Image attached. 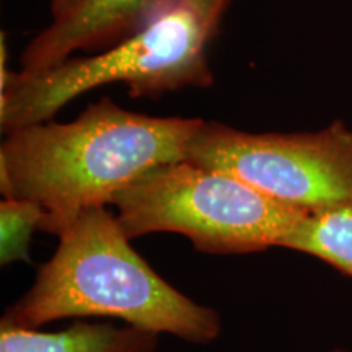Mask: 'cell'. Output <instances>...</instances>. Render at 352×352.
<instances>
[{
	"label": "cell",
	"instance_id": "cell-6",
	"mask_svg": "<svg viewBox=\"0 0 352 352\" xmlns=\"http://www.w3.org/2000/svg\"><path fill=\"white\" fill-rule=\"evenodd\" d=\"M179 0H80L60 20L36 34L21 54L23 74L64 63L76 51L111 46L140 32Z\"/></svg>",
	"mask_w": 352,
	"mask_h": 352
},
{
	"label": "cell",
	"instance_id": "cell-1",
	"mask_svg": "<svg viewBox=\"0 0 352 352\" xmlns=\"http://www.w3.org/2000/svg\"><path fill=\"white\" fill-rule=\"evenodd\" d=\"M204 120L148 116L104 96L70 122H39L7 132L0 145V192L46 212L41 230L59 235L155 166L182 162Z\"/></svg>",
	"mask_w": 352,
	"mask_h": 352
},
{
	"label": "cell",
	"instance_id": "cell-10",
	"mask_svg": "<svg viewBox=\"0 0 352 352\" xmlns=\"http://www.w3.org/2000/svg\"><path fill=\"white\" fill-rule=\"evenodd\" d=\"M179 2L191 8L199 16L202 23L208 28V32L214 38L217 34L220 19H222L230 0H179Z\"/></svg>",
	"mask_w": 352,
	"mask_h": 352
},
{
	"label": "cell",
	"instance_id": "cell-5",
	"mask_svg": "<svg viewBox=\"0 0 352 352\" xmlns=\"http://www.w3.org/2000/svg\"><path fill=\"white\" fill-rule=\"evenodd\" d=\"M184 160L235 176L300 212L352 201V129L342 121L290 134L204 121Z\"/></svg>",
	"mask_w": 352,
	"mask_h": 352
},
{
	"label": "cell",
	"instance_id": "cell-9",
	"mask_svg": "<svg viewBox=\"0 0 352 352\" xmlns=\"http://www.w3.org/2000/svg\"><path fill=\"white\" fill-rule=\"evenodd\" d=\"M46 212L28 199L3 197L0 202V263L2 266L30 261V243L34 230H41Z\"/></svg>",
	"mask_w": 352,
	"mask_h": 352
},
{
	"label": "cell",
	"instance_id": "cell-4",
	"mask_svg": "<svg viewBox=\"0 0 352 352\" xmlns=\"http://www.w3.org/2000/svg\"><path fill=\"white\" fill-rule=\"evenodd\" d=\"M129 240L179 233L197 252L246 254L279 248L307 212L280 204L219 170L186 160L155 166L113 201Z\"/></svg>",
	"mask_w": 352,
	"mask_h": 352
},
{
	"label": "cell",
	"instance_id": "cell-2",
	"mask_svg": "<svg viewBox=\"0 0 352 352\" xmlns=\"http://www.w3.org/2000/svg\"><path fill=\"white\" fill-rule=\"evenodd\" d=\"M57 239L52 258L39 266L32 287L7 308L3 323L38 329L56 320L111 316L195 344L220 336L217 311L158 276L132 248L107 206L83 210Z\"/></svg>",
	"mask_w": 352,
	"mask_h": 352
},
{
	"label": "cell",
	"instance_id": "cell-3",
	"mask_svg": "<svg viewBox=\"0 0 352 352\" xmlns=\"http://www.w3.org/2000/svg\"><path fill=\"white\" fill-rule=\"evenodd\" d=\"M212 39L199 16L178 2L140 32L87 57L36 74L12 72L7 38H0V127L12 132L47 122L70 101L108 83H126L132 96H158L214 83L206 47Z\"/></svg>",
	"mask_w": 352,
	"mask_h": 352
},
{
	"label": "cell",
	"instance_id": "cell-7",
	"mask_svg": "<svg viewBox=\"0 0 352 352\" xmlns=\"http://www.w3.org/2000/svg\"><path fill=\"white\" fill-rule=\"evenodd\" d=\"M160 334L131 324L76 321L57 333H41L0 321V352H155Z\"/></svg>",
	"mask_w": 352,
	"mask_h": 352
},
{
	"label": "cell",
	"instance_id": "cell-11",
	"mask_svg": "<svg viewBox=\"0 0 352 352\" xmlns=\"http://www.w3.org/2000/svg\"><path fill=\"white\" fill-rule=\"evenodd\" d=\"M78 3H80V0H51L52 20H60L67 16Z\"/></svg>",
	"mask_w": 352,
	"mask_h": 352
},
{
	"label": "cell",
	"instance_id": "cell-8",
	"mask_svg": "<svg viewBox=\"0 0 352 352\" xmlns=\"http://www.w3.org/2000/svg\"><path fill=\"white\" fill-rule=\"evenodd\" d=\"M279 248L310 254L352 277V201L307 212Z\"/></svg>",
	"mask_w": 352,
	"mask_h": 352
}]
</instances>
